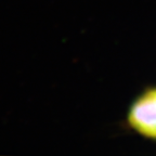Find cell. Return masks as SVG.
<instances>
[{"label":"cell","mask_w":156,"mask_h":156,"mask_svg":"<svg viewBox=\"0 0 156 156\" xmlns=\"http://www.w3.org/2000/svg\"><path fill=\"white\" fill-rule=\"evenodd\" d=\"M127 124L139 136L156 141V87L146 88L134 99L127 113Z\"/></svg>","instance_id":"6da1fadb"}]
</instances>
